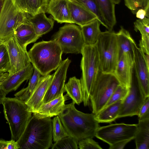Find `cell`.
Listing matches in <instances>:
<instances>
[{"label": "cell", "instance_id": "484cf974", "mask_svg": "<svg viewBox=\"0 0 149 149\" xmlns=\"http://www.w3.org/2000/svg\"><path fill=\"white\" fill-rule=\"evenodd\" d=\"M101 24L97 19L80 26L85 45H95L102 32L100 29Z\"/></svg>", "mask_w": 149, "mask_h": 149}, {"label": "cell", "instance_id": "60d3db41", "mask_svg": "<svg viewBox=\"0 0 149 149\" xmlns=\"http://www.w3.org/2000/svg\"><path fill=\"white\" fill-rule=\"evenodd\" d=\"M136 17L139 19H143L145 17L149 18V14L143 9H139L136 13Z\"/></svg>", "mask_w": 149, "mask_h": 149}, {"label": "cell", "instance_id": "52a82bcc", "mask_svg": "<svg viewBox=\"0 0 149 149\" xmlns=\"http://www.w3.org/2000/svg\"><path fill=\"white\" fill-rule=\"evenodd\" d=\"M120 85L114 74L100 72L90 95V101L93 113L96 114L104 108Z\"/></svg>", "mask_w": 149, "mask_h": 149}, {"label": "cell", "instance_id": "1f68e13d", "mask_svg": "<svg viewBox=\"0 0 149 149\" xmlns=\"http://www.w3.org/2000/svg\"><path fill=\"white\" fill-rule=\"evenodd\" d=\"M83 5L88 10L95 14L101 24L107 29V26L98 5L95 0H73Z\"/></svg>", "mask_w": 149, "mask_h": 149}, {"label": "cell", "instance_id": "cb8c5ba5", "mask_svg": "<svg viewBox=\"0 0 149 149\" xmlns=\"http://www.w3.org/2000/svg\"><path fill=\"white\" fill-rule=\"evenodd\" d=\"M45 13H41L34 15L28 14V19L32 25L36 35L40 38L50 31L54 21L47 17Z\"/></svg>", "mask_w": 149, "mask_h": 149}, {"label": "cell", "instance_id": "d6a6232c", "mask_svg": "<svg viewBox=\"0 0 149 149\" xmlns=\"http://www.w3.org/2000/svg\"><path fill=\"white\" fill-rule=\"evenodd\" d=\"M79 141L70 135L64 137L53 144L52 149H78Z\"/></svg>", "mask_w": 149, "mask_h": 149}, {"label": "cell", "instance_id": "603a6c76", "mask_svg": "<svg viewBox=\"0 0 149 149\" xmlns=\"http://www.w3.org/2000/svg\"><path fill=\"white\" fill-rule=\"evenodd\" d=\"M66 98L65 96L62 94L49 102L43 103L38 111L33 114L40 118L58 116L64 108Z\"/></svg>", "mask_w": 149, "mask_h": 149}, {"label": "cell", "instance_id": "ab89813d", "mask_svg": "<svg viewBox=\"0 0 149 149\" xmlns=\"http://www.w3.org/2000/svg\"><path fill=\"white\" fill-rule=\"evenodd\" d=\"M132 139H129L118 141L111 145H109V149H122Z\"/></svg>", "mask_w": 149, "mask_h": 149}, {"label": "cell", "instance_id": "7402d4cb", "mask_svg": "<svg viewBox=\"0 0 149 149\" xmlns=\"http://www.w3.org/2000/svg\"><path fill=\"white\" fill-rule=\"evenodd\" d=\"M50 0H11L19 11L32 15L47 12Z\"/></svg>", "mask_w": 149, "mask_h": 149}, {"label": "cell", "instance_id": "d4e9b609", "mask_svg": "<svg viewBox=\"0 0 149 149\" xmlns=\"http://www.w3.org/2000/svg\"><path fill=\"white\" fill-rule=\"evenodd\" d=\"M134 139L137 149H149V117L139 119Z\"/></svg>", "mask_w": 149, "mask_h": 149}, {"label": "cell", "instance_id": "7c38bea8", "mask_svg": "<svg viewBox=\"0 0 149 149\" xmlns=\"http://www.w3.org/2000/svg\"><path fill=\"white\" fill-rule=\"evenodd\" d=\"M4 43L7 49L10 60L9 75L26 68L31 63L27 50L20 45L14 36Z\"/></svg>", "mask_w": 149, "mask_h": 149}, {"label": "cell", "instance_id": "83f0119b", "mask_svg": "<svg viewBox=\"0 0 149 149\" xmlns=\"http://www.w3.org/2000/svg\"><path fill=\"white\" fill-rule=\"evenodd\" d=\"M120 100L103 108L94 114L95 120L99 123H110L118 118L122 104Z\"/></svg>", "mask_w": 149, "mask_h": 149}, {"label": "cell", "instance_id": "7bdbcfd3", "mask_svg": "<svg viewBox=\"0 0 149 149\" xmlns=\"http://www.w3.org/2000/svg\"><path fill=\"white\" fill-rule=\"evenodd\" d=\"M8 72H0V86L2 82L5 80L8 76Z\"/></svg>", "mask_w": 149, "mask_h": 149}, {"label": "cell", "instance_id": "277c9868", "mask_svg": "<svg viewBox=\"0 0 149 149\" xmlns=\"http://www.w3.org/2000/svg\"><path fill=\"white\" fill-rule=\"evenodd\" d=\"M2 104L5 118L9 125L11 139L17 141L23 134L32 113L24 102L15 97H6Z\"/></svg>", "mask_w": 149, "mask_h": 149}, {"label": "cell", "instance_id": "44dd1931", "mask_svg": "<svg viewBox=\"0 0 149 149\" xmlns=\"http://www.w3.org/2000/svg\"><path fill=\"white\" fill-rule=\"evenodd\" d=\"M116 35L118 60L122 56H125L134 62L133 45L135 41L129 32L122 26L119 31L116 33Z\"/></svg>", "mask_w": 149, "mask_h": 149}, {"label": "cell", "instance_id": "30bf717a", "mask_svg": "<svg viewBox=\"0 0 149 149\" xmlns=\"http://www.w3.org/2000/svg\"><path fill=\"white\" fill-rule=\"evenodd\" d=\"M137 128V124H111L100 126L96 132L95 136L109 146L121 141L134 139Z\"/></svg>", "mask_w": 149, "mask_h": 149}, {"label": "cell", "instance_id": "f35d334b", "mask_svg": "<svg viewBox=\"0 0 149 149\" xmlns=\"http://www.w3.org/2000/svg\"><path fill=\"white\" fill-rule=\"evenodd\" d=\"M138 116V119L149 117V96L146 97L141 106Z\"/></svg>", "mask_w": 149, "mask_h": 149}, {"label": "cell", "instance_id": "f1b7e54d", "mask_svg": "<svg viewBox=\"0 0 149 149\" xmlns=\"http://www.w3.org/2000/svg\"><path fill=\"white\" fill-rule=\"evenodd\" d=\"M134 30L139 31L141 35L139 41V48L145 54H149V19L145 17L139 19L134 23Z\"/></svg>", "mask_w": 149, "mask_h": 149}, {"label": "cell", "instance_id": "4fadbf2b", "mask_svg": "<svg viewBox=\"0 0 149 149\" xmlns=\"http://www.w3.org/2000/svg\"><path fill=\"white\" fill-rule=\"evenodd\" d=\"M68 58L62 61L53 74L52 80L43 97L42 103H47L63 94L68 68L71 63Z\"/></svg>", "mask_w": 149, "mask_h": 149}, {"label": "cell", "instance_id": "4316f807", "mask_svg": "<svg viewBox=\"0 0 149 149\" xmlns=\"http://www.w3.org/2000/svg\"><path fill=\"white\" fill-rule=\"evenodd\" d=\"M104 19L108 31H112L116 24L115 4L112 0H95Z\"/></svg>", "mask_w": 149, "mask_h": 149}, {"label": "cell", "instance_id": "8992f818", "mask_svg": "<svg viewBox=\"0 0 149 149\" xmlns=\"http://www.w3.org/2000/svg\"><path fill=\"white\" fill-rule=\"evenodd\" d=\"M95 45L98 53L101 71L113 74L118 60L116 33L108 30L102 32Z\"/></svg>", "mask_w": 149, "mask_h": 149}, {"label": "cell", "instance_id": "8fae6325", "mask_svg": "<svg viewBox=\"0 0 149 149\" xmlns=\"http://www.w3.org/2000/svg\"><path fill=\"white\" fill-rule=\"evenodd\" d=\"M147 97L139 85L135 77H133L129 92L123 101L118 118L138 116Z\"/></svg>", "mask_w": 149, "mask_h": 149}, {"label": "cell", "instance_id": "ba28073f", "mask_svg": "<svg viewBox=\"0 0 149 149\" xmlns=\"http://www.w3.org/2000/svg\"><path fill=\"white\" fill-rule=\"evenodd\" d=\"M52 40L58 44L63 53H81L85 45L80 26L73 24H66L60 27Z\"/></svg>", "mask_w": 149, "mask_h": 149}, {"label": "cell", "instance_id": "7dc6e473", "mask_svg": "<svg viewBox=\"0 0 149 149\" xmlns=\"http://www.w3.org/2000/svg\"><path fill=\"white\" fill-rule=\"evenodd\" d=\"M4 42L0 40V45H1L2 44H3Z\"/></svg>", "mask_w": 149, "mask_h": 149}, {"label": "cell", "instance_id": "b9f144b4", "mask_svg": "<svg viewBox=\"0 0 149 149\" xmlns=\"http://www.w3.org/2000/svg\"><path fill=\"white\" fill-rule=\"evenodd\" d=\"M9 141L0 139V149H8Z\"/></svg>", "mask_w": 149, "mask_h": 149}, {"label": "cell", "instance_id": "4dcf8cb0", "mask_svg": "<svg viewBox=\"0 0 149 149\" xmlns=\"http://www.w3.org/2000/svg\"><path fill=\"white\" fill-rule=\"evenodd\" d=\"M42 76L40 72L34 68L33 73L29 79L28 86L15 93L14 95L15 97L25 102H26L32 94Z\"/></svg>", "mask_w": 149, "mask_h": 149}, {"label": "cell", "instance_id": "d590c367", "mask_svg": "<svg viewBox=\"0 0 149 149\" xmlns=\"http://www.w3.org/2000/svg\"><path fill=\"white\" fill-rule=\"evenodd\" d=\"M129 90V89L120 85H119L112 94L103 108L119 100H124L128 94Z\"/></svg>", "mask_w": 149, "mask_h": 149}, {"label": "cell", "instance_id": "f6af8a7d", "mask_svg": "<svg viewBox=\"0 0 149 149\" xmlns=\"http://www.w3.org/2000/svg\"><path fill=\"white\" fill-rule=\"evenodd\" d=\"M4 0H0V15L3 7Z\"/></svg>", "mask_w": 149, "mask_h": 149}, {"label": "cell", "instance_id": "ffe728a7", "mask_svg": "<svg viewBox=\"0 0 149 149\" xmlns=\"http://www.w3.org/2000/svg\"><path fill=\"white\" fill-rule=\"evenodd\" d=\"M26 19L15 30L14 36L20 45L26 50L27 46L36 41L40 37L36 34L31 23Z\"/></svg>", "mask_w": 149, "mask_h": 149}, {"label": "cell", "instance_id": "8d00e7d4", "mask_svg": "<svg viewBox=\"0 0 149 149\" xmlns=\"http://www.w3.org/2000/svg\"><path fill=\"white\" fill-rule=\"evenodd\" d=\"M10 63L8 52L4 42L0 45V72H8Z\"/></svg>", "mask_w": 149, "mask_h": 149}, {"label": "cell", "instance_id": "f546056e", "mask_svg": "<svg viewBox=\"0 0 149 149\" xmlns=\"http://www.w3.org/2000/svg\"><path fill=\"white\" fill-rule=\"evenodd\" d=\"M65 92L75 104L79 105L83 102V97L80 80L75 77H70L65 84Z\"/></svg>", "mask_w": 149, "mask_h": 149}, {"label": "cell", "instance_id": "d6986e66", "mask_svg": "<svg viewBox=\"0 0 149 149\" xmlns=\"http://www.w3.org/2000/svg\"><path fill=\"white\" fill-rule=\"evenodd\" d=\"M68 7L73 24L80 26L97 19L95 14L82 5L73 0H68Z\"/></svg>", "mask_w": 149, "mask_h": 149}, {"label": "cell", "instance_id": "9a60e30c", "mask_svg": "<svg viewBox=\"0 0 149 149\" xmlns=\"http://www.w3.org/2000/svg\"><path fill=\"white\" fill-rule=\"evenodd\" d=\"M53 74L42 76L32 94L25 103L33 113L36 112L43 104L42 100L52 80Z\"/></svg>", "mask_w": 149, "mask_h": 149}, {"label": "cell", "instance_id": "e575fe53", "mask_svg": "<svg viewBox=\"0 0 149 149\" xmlns=\"http://www.w3.org/2000/svg\"><path fill=\"white\" fill-rule=\"evenodd\" d=\"M125 3L133 14L140 9H144L149 14V0H124Z\"/></svg>", "mask_w": 149, "mask_h": 149}, {"label": "cell", "instance_id": "5bb4252c", "mask_svg": "<svg viewBox=\"0 0 149 149\" xmlns=\"http://www.w3.org/2000/svg\"><path fill=\"white\" fill-rule=\"evenodd\" d=\"M134 70L138 83L146 95L149 96V67L146 62L143 52L138 47L135 42L133 45Z\"/></svg>", "mask_w": 149, "mask_h": 149}, {"label": "cell", "instance_id": "ac0fdd59", "mask_svg": "<svg viewBox=\"0 0 149 149\" xmlns=\"http://www.w3.org/2000/svg\"><path fill=\"white\" fill-rule=\"evenodd\" d=\"M69 0H50L47 12L60 23L73 24L68 7Z\"/></svg>", "mask_w": 149, "mask_h": 149}, {"label": "cell", "instance_id": "3957f363", "mask_svg": "<svg viewBox=\"0 0 149 149\" xmlns=\"http://www.w3.org/2000/svg\"><path fill=\"white\" fill-rule=\"evenodd\" d=\"M28 53L31 63L43 76L56 70L62 61V50L52 40L34 44Z\"/></svg>", "mask_w": 149, "mask_h": 149}, {"label": "cell", "instance_id": "7a4b0ae2", "mask_svg": "<svg viewBox=\"0 0 149 149\" xmlns=\"http://www.w3.org/2000/svg\"><path fill=\"white\" fill-rule=\"evenodd\" d=\"M51 117L38 118L33 114L22 136L17 141L19 149H48L52 146Z\"/></svg>", "mask_w": 149, "mask_h": 149}, {"label": "cell", "instance_id": "bcb514c9", "mask_svg": "<svg viewBox=\"0 0 149 149\" xmlns=\"http://www.w3.org/2000/svg\"><path fill=\"white\" fill-rule=\"evenodd\" d=\"M115 4H118L120 2V0H112Z\"/></svg>", "mask_w": 149, "mask_h": 149}, {"label": "cell", "instance_id": "2e32d148", "mask_svg": "<svg viewBox=\"0 0 149 149\" xmlns=\"http://www.w3.org/2000/svg\"><path fill=\"white\" fill-rule=\"evenodd\" d=\"M34 68L31 63L28 67L10 75L1 83L0 88L6 94L16 90L25 81L30 79Z\"/></svg>", "mask_w": 149, "mask_h": 149}, {"label": "cell", "instance_id": "5b68a950", "mask_svg": "<svg viewBox=\"0 0 149 149\" xmlns=\"http://www.w3.org/2000/svg\"><path fill=\"white\" fill-rule=\"evenodd\" d=\"M82 57L80 67L82 76L80 80L84 106L90 103L91 90L101 72L98 52L95 45H85L81 51Z\"/></svg>", "mask_w": 149, "mask_h": 149}, {"label": "cell", "instance_id": "ee69618b", "mask_svg": "<svg viewBox=\"0 0 149 149\" xmlns=\"http://www.w3.org/2000/svg\"><path fill=\"white\" fill-rule=\"evenodd\" d=\"M6 94L4 91L0 88V104H2V103L5 97Z\"/></svg>", "mask_w": 149, "mask_h": 149}, {"label": "cell", "instance_id": "74e56055", "mask_svg": "<svg viewBox=\"0 0 149 149\" xmlns=\"http://www.w3.org/2000/svg\"><path fill=\"white\" fill-rule=\"evenodd\" d=\"M88 137L82 139L78 141V148L80 149H102V148L98 143L93 139Z\"/></svg>", "mask_w": 149, "mask_h": 149}, {"label": "cell", "instance_id": "6da1fadb", "mask_svg": "<svg viewBox=\"0 0 149 149\" xmlns=\"http://www.w3.org/2000/svg\"><path fill=\"white\" fill-rule=\"evenodd\" d=\"M75 103L65 104L59 116L69 135L79 141L88 137L93 138L100 127L94 114L86 113L77 110Z\"/></svg>", "mask_w": 149, "mask_h": 149}, {"label": "cell", "instance_id": "c3c4849f", "mask_svg": "<svg viewBox=\"0 0 149 149\" xmlns=\"http://www.w3.org/2000/svg\"><path fill=\"white\" fill-rule=\"evenodd\" d=\"M1 112H0V113Z\"/></svg>", "mask_w": 149, "mask_h": 149}, {"label": "cell", "instance_id": "9c48e42d", "mask_svg": "<svg viewBox=\"0 0 149 149\" xmlns=\"http://www.w3.org/2000/svg\"><path fill=\"white\" fill-rule=\"evenodd\" d=\"M28 13L18 10L11 0H4L0 15V40L14 36L17 27L26 19Z\"/></svg>", "mask_w": 149, "mask_h": 149}, {"label": "cell", "instance_id": "e0dca14e", "mask_svg": "<svg viewBox=\"0 0 149 149\" xmlns=\"http://www.w3.org/2000/svg\"><path fill=\"white\" fill-rule=\"evenodd\" d=\"M134 63L126 56H122L118 60L113 73L120 85L128 89L132 80Z\"/></svg>", "mask_w": 149, "mask_h": 149}, {"label": "cell", "instance_id": "836d02e7", "mask_svg": "<svg viewBox=\"0 0 149 149\" xmlns=\"http://www.w3.org/2000/svg\"><path fill=\"white\" fill-rule=\"evenodd\" d=\"M52 137L55 142L68 135L63 126L58 116H56L52 120Z\"/></svg>", "mask_w": 149, "mask_h": 149}]
</instances>
